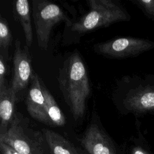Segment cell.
<instances>
[{"mask_svg":"<svg viewBox=\"0 0 154 154\" xmlns=\"http://www.w3.org/2000/svg\"><path fill=\"white\" fill-rule=\"evenodd\" d=\"M59 88L75 120L84 117L91 92L86 66L75 49L64 61L57 76Z\"/></svg>","mask_w":154,"mask_h":154,"instance_id":"6da1fadb","label":"cell"},{"mask_svg":"<svg viewBox=\"0 0 154 154\" xmlns=\"http://www.w3.org/2000/svg\"><path fill=\"white\" fill-rule=\"evenodd\" d=\"M113 100L123 114H154V75L127 76L117 82Z\"/></svg>","mask_w":154,"mask_h":154,"instance_id":"7a4b0ae2","label":"cell"},{"mask_svg":"<svg viewBox=\"0 0 154 154\" xmlns=\"http://www.w3.org/2000/svg\"><path fill=\"white\" fill-rule=\"evenodd\" d=\"M87 4V13L66 28L76 35L81 36L100 28L131 20L130 14L118 0H89Z\"/></svg>","mask_w":154,"mask_h":154,"instance_id":"3957f363","label":"cell"},{"mask_svg":"<svg viewBox=\"0 0 154 154\" xmlns=\"http://www.w3.org/2000/svg\"><path fill=\"white\" fill-rule=\"evenodd\" d=\"M0 141L22 154H52L42 131L34 128L20 112L15 113L7 132L0 135Z\"/></svg>","mask_w":154,"mask_h":154,"instance_id":"277c9868","label":"cell"},{"mask_svg":"<svg viewBox=\"0 0 154 154\" xmlns=\"http://www.w3.org/2000/svg\"><path fill=\"white\" fill-rule=\"evenodd\" d=\"M32 15L38 46L44 51L48 49L51 34L55 25L64 21L68 28L74 21L58 5L46 0L32 1Z\"/></svg>","mask_w":154,"mask_h":154,"instance_id":"5b68a950","label":"cell"},{"mask_svg":"<svg viewBox=\"0 0 154 154\" xmlns=\"http://www.w3.org/2000/svg\"><path fill=\"white\" fill-rule=\"evenodd\" d=\"M154 48V42L143 38L120 37L93 45L94 51L108 58L136 57Z\"/></svg>","mask_w":154,"mask_h":154,"instance_id":"8992f818","label":"cell"},{"mask_svg":"<svg viewBox=\"0 0 154 154\" xmlns=\"http://www.w3.org/2000/svg\"><path fill=\"white\" fill-rule=\"evenodd\" d=\"M79 141L87 154H117L112 139L104 129L95 111Z\"/></svg>","mask_w":154,"mask_h":154,"instance_id":"52a82bcc","label":"cell"},{"mask_svg":"<svg viewBox=\"0 0 154 154\" xmlns=\"http://www.w3.org/2000/svg\"><path fill=\"white\" fill-rule=\"evenodd\" d=\"M14 46L13 57V72L10 87L17 94L30 83L34 73L32 70L29 48L26 45L22 48L19 40H16Z\"/></svg>","mask_w":154,"mask_h":154,"instance_id":"ba28073f","label":"cell"},{"mask_svg":"<svg viewBox=\"0 0 154 154\" xmlns=\"http://www.w3.org/2000/svg\"><path fill=\"white\" fill-rule=\"evenodd\" d=\"M26 105L29 115L37 121L47 125L45 112V99L41 86V78L34 73L26 98Z\"/></svg>","mask_w":154,"mask_h":154,"instance_id":"9c48e42d","label":"cell"},{"mask_svg":"<svg viewBox=\"0 0 154 154\" xmlns=\"http://www.w3.org/2000/svg\"><path fill=\"white\" fill-rule=\"evenodd\" d=\"M17 94L11 87L0 91V135L5 134L15 114Z\"/></svg>","mask_w":154,"mask_h":154,"instance_id":"30bf717a","label":"cell"},{"mask_svg":"<svg viewBox=\"0 0 154 154\" xmlns=\"http://www.w3.org/2000/svg\"><path fill=\"white\" fill-rule=\"evenodd\" d=\"M52 154H86L60 134L47 129H42Z\"/></svg>","mask_w":154,"mask_h":154,"instance_id":"8fae6325","label":"cell"},{"mask_svg":"<svg viewBox=\"0 0 154 154\" xmlns=\"http://www.w3.org/2000/svg\"><path fill=\"white\" fill-rule=\"evenodd\" d=\"M13 13L15 20H18L22 28L26 45L30 48L33 40L30 5L27 0H17L13 3Z\"/></svg>","mask_w":154,"mask_h":154,"instance_id":"7c38bea8","label":"cell"},{"mask_svg":"<svg viewBox=\"0 0 154 154\" xmlns=\"http://www.w3.org/2000/svg\"><path fill=\"white\" fill-rule=\"evenodd\" d=\"M41 86L45 99L46 125L51 127L63 126L66 124L65 116L42 79Z\"/></svg>","mask_w":154,"mask_h":154,"instance_id":"4fadbf2b","label":"cell"},{"mask_svg":"<svg viewBox=\"0 0 154 154\" xmlns=\"http://www.w3.org/2000/svg\"><path fill=\"white\" fill-rule=\"evenodd\" d=\"M13 40L12 34L6 19L0 16V54L9 60L8 50Z\"/></svg>","mask_w":154,"mask_h":154,"instance_id":"5bb4252c","label":"cell"},{"mask_svg":"<svg viewBox=\"0 0 154 154\" xmlns=\"http://www.w3.org/2000/svg\"><path fill=\"white\" fill-rule=\"evenodd\" d=\"M150 20L154 22V0L131 1Z\"/></svg>","mask_w":154,"mask_h":154,"instance_id":"9a60e30c","label":"cell"},{"mask_svg":"<svg viewBox=\"0 0 154 154\" xmlns=\"http://www.w3.org/2000/svg\"><path fill=\"white\" fill-rule=\"evenodd\" d=\"M7 74L6 60L0 54V91L8 87L6 85L5 76Z\"/></svg>","mask_w":154,"mask_h":154,"instance_id":"2e32d148","label":"cell"},{"mask_svg":"<svg viewBox=\"0 0 154 154\" xmlns=\"http://www.w3.org/2000/svg\"><path fill=\"white\" fill-rule=\"evenodd\" d=\"M0 153L1 154H22L10 145L2 141H0Z\"/></svg>","mask_w":154,"mask_h":154,"instance_id":"e0dca14e","label":"cell"},{"mask_svg":"<svg viewBox=\"0 0 154 154\" xmlns=\"http://www.w3.org/2000/svg\"><path fill=\"white\" fill-rule=\"evenodd\" d=\"M131 154H149V153L141 147L136 146L132 149Z\"/></svg>","mask_w":154,"mask_h":154,"instance_id":"ac0fdd59","label":"cell"}]
</instances>
